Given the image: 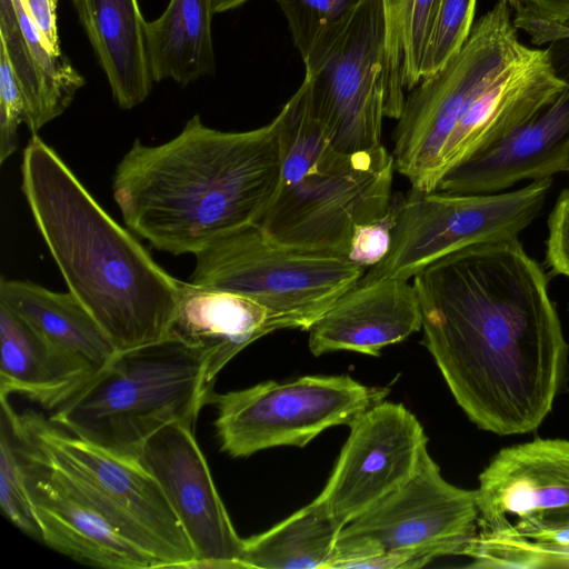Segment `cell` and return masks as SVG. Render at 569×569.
<instances>
[{
    "instance_id": "5bb4252c",
    "label": "cell",
    "mask_w": 569,
    "mask_h": 569,
    "mask_svg": "<svg viewBox=\"0 0 569 569\" xmlns=\"http://www.w3.org/2000/svg\"><path fill=\"white\" fill-rule=\"evenodd\" d=\"M336 466L317 497L343 527L416 472L427 437L403 405L382 400L350 425Z\"/></svg>"
},
{
    "instance_id": "f546056e",
    "label": "cell",
    "mask_w": 569,
    "mask_h": 569,
    "mask_svg": "<svg viewBox=\"0 0 569 569\" xmlns=\"http://www.w3.org/2000/svg\"><path fill=\"white\" fill-rule=\"evenodd\" d=\"M476 3L477 0H439L422 60V79L441 69L461 49L473 26Z\"/></svg>"
},
{
    "instance_id": "e0dca14e",
    "label": "cell",
    "mask_w": 569,
    "mask_h": 569,
    "mask_svg": "<svg viewBox=\"0 0 569 569\" xmlns=\"http://www.w3.org/2000/svg\"><path fill=\"white\" fill-rule=\"evenodd\" d=\"M16 442L42 542L88 566L158 568L150 556L116 532L53 468L17 439Z\"/></svg>"
},
{
    "instance_id": "30bf717a",
    "label": "cell",
    "mask_w": 569,
    "mask_h": 569,
    "mask_svg": "<svg viewBox=\"0 0 569 569\" xmlns=\"http://www.w3.org/2000/svg\"><path fill=\"white\" fill-rule=\"evenodd\" d=\"M552 183V178H546L493 193L410 189L399 207L388 254L361 279L409 280L451 252L518 238L540 214Z\"/></svg>"
},
{
    "instance_id": "4dcf8cb0",
    "label": "cell",
    "mask_w": 569,
    "mask_h": 569,
    "mask_svg": "<svg viewBox=\"0 0 569 569\" xmlns=\"http://www.w3.org/2000/svg\"><path fill=\"white\" fill-rule=\"evenodd\" d=\"M403 198H392L388 213L355 228L347 258L363 269L385 259L392 242V230Z\"/></svg>"
},
{
    "instance_id": "cb8c5ba5",
    "label": "cell",
    "mask_w": 569,
    "mask_h": 569,
    "mask_svg": "<svg viewBox=\"0 0 569 569\" xmlns=\"http://www.w3.org/2000/svg\"><path fill=\"white\" fill-rule=\"evenodd\" d=\"M0 302L98 370L118 352L96 319L69 291L56 292L28 280L2 278Z\"/></svg>"
},
{
    "instance_id": "484cf974",
    "label": "cell",
    "mask_w": 569,
    "mask_h": 569,
    "mask_svg": "<svg viewBox=\"0 0 569 569\" xmlns=\"http://www.w3.org/2000/svg\"><path fill=\"white\" fill-rule=\"evenodd\" d=\"M439 0H381L386 28L385 114L398 120L421 67Z\"/></svg>"
},
{
    "instance_id": "1f68e13d",
    "label": "cell",
    "mask_w": 569,
    "mask_h": 569,
    "mask_svg": "<svg viewBox=\"0 0 569 569\" xmlns=\"http://www.w3.org/2000/svg\"><path fill=\"white\" fill-rule=\"evenodd\" d=\"M24 100L6 52L0 48V163L18 148V128L24 122Z\"/></svg>"
},
{
    "instance_id": "8fae6325",
    "label": "cell",
    "mask_w": 569,
    "mask_h": 569,
    "mask_svg": "<svg viewBox=\"0 0 569 569\" xmlns=\"http://www.w3.org/2000/svg\"><path fill=\"white\" fill-rule=\"evenodd\" d=\"M387 395V388L369 387L347 375L305 376L226 393L212 391L208 405L217 408L221 450L240 458L273 447H305L331 427L349 426Z\"/></svg>"
},
{
    "instance_id": "44dd1931",
    "label": "cell",
    "mask_w": 569,
    "mask_h": 569,
    "mask_svg": "<svg viewBox=\"0 0 569 569\" xmlns=\"http://www.w3.org/2000/svg\"><path fill=\"white\" fill-rule=\"evenodd\" d=\"M276 330L280 327L274 316L258 301L240 293L180 282L169 336L201 352L210 386L242 349Z\"/></svg>"
},
{
    "instance_id": "e575fe53",
    "label": "cell",
    "mask_w": 569,
    "mask_h": 569,
    "mask_svg": "<svg viewBox=\"0 0 569 569\" xmlns=\"http://www.w3.org/2000/svg\"><path fill=\"white\" fill-rule=\"evenodd\" d=\"M515 10L569 27V0H505Z\"/></svg>"
},
{
    "instance_id": "8992f818",
    "label": "cell",
    "mask_w": 569,
    "mask_h": 569,
    "mask_svg": "<svg viewBox=\"0 0 569 569\" xmlns=\"http://www.w3.org/2000/svg\"><path fill=\"white\" fill-rule=\"evenodd\" d=\"M1 417L14 438L53 468L121 537L158 568H193L197 557L154 477L138 458L82 440L34 411L17 413L0 397Z\"/></svg>"
},
{
    "instance_id": "f1b7e54d",
    "label": "cell",
    "mask_w": 569,
    "mask_h": 569,
    "mask_svg": "<svg viewBox=\"0 0 569 569\" xmlns=\"http://www.w3.org/2000/svg\"><path fill=\"white\" fill-rule=\"evenodd\" d=\"M0 507L3 515L29 537L42 541L27 486L26 470L13 433L1 417Z\"/></svg>"
},
{
    "instance_id": "d4e9b609",
    "label": "cell",
    "mask_w": 569,
    "mask_h": 569,
    "mask_svg": "<svg viewBox=\"0 0 569 569\" xmlns=\"http://www.w3.org/2000/svg\"><path fill=\"white\" fill-rule=\"evenodd\" d=\"M342 528L316 498L269 530L243 539L240 568L329 569Z\"/></svg>"
},
{
    "instance_id": "9c48e42d",
    "label": "cell",
    "mask_w": 569,
    "mask_h": 569,
    "mask_svg": "<svg viewBox=\"0 0 569 569\" xmlns=\"http://www.w3.org/2000/svg\"><path fill=\"white\" fill-rule=\"evenodd\" d=\"M477 525L476 490L448 482L426 450L406 483L342 528L329 569L359 568L382 553L403 556L420 568L462 555Z\"/></svg>"
},
{
    "instance_id": "603a6c76",
    "label": "cell",
    "mask_w": 569,
    "mask_h": 569,
    "mask_svg": "<svg viewBox=\"0 0 569 569\" xmlns=\"http://www.w3.org/2000/svg\"><path fill=\"white\" fill-rule=\"evenodd\" d=\"M213 0H170L163 13L147 21L146 39L154 82L187 86L214 71L211 23Z\"/></svg>"
},
{
    "instance_id": "ac0fdd59",
    "label": "cell",
    "mask_w": 569,
    "mask_h": 569,
    "mask_svg": "<svg viewBox=\"0 0 569 569\" xmlns=\"http://www.w3.org/2000/svg\"><path fill=\"white\" fill-rule=\"evenodd\" d=\"M568 84L545 109L501 141L449 170L437 191L493 193L523 180L569 172Z\"/></svg>"
},
{
    "instance_id": "5b68a950",
    "label": "cell",
    "mask_w": 569,
    "mask_h": 569,
    "mask_svg": "<svg viewBox=\"0 0 569 569\" xmlns=\"http://www.w3.org/2000/svg\"><path fill=\"white\" fill-rule=\"evenodd\" d=\"M211 393L201 352L169 336L118 351L49 421L112 453L138 458L164 426H194Z\"/></svg>"
},
{
    "instance_id": "d6986e66",
    "label": "cell",
    "mask_w": 569,
    "mask_h": 569,
    "mask_svg": "<svg viewBox=\"0 0 569 569\" xmlns=\"http://www.w3.org/2000/svg\"><path fill=\"white\" fill-rule=\"evenodd\" d=\"M422 329L413 283L399 278L359 281L307 330L313 356L347 350L378 357L385 347Z\"/></svg>"
},
{
    "instance_id": "7402d4cb",
    "label": "cell",
    "mask_w": 569,
    "mask_h": 569,
    "mask_svg": "<svg viewBox=\"0 0 569 569\" xmlns=\"http://www.w3.org/2000/svg\"><path fill=\"white\" fill-rule=\"evenodd\" d=\"M117 104L129 110L151 92L146 24L138 0H71Z\"/></svg>"
},
{
    "instance_id": "ba28073f",
    "label": "cell",
    "mask_w": 569,
    "mask_h": 569,
    "mask_svg": "<svg viewBox=\"0 0 569 569\" xmlns=\"http://www.w3.org/2000/svg\"><path fill=\"white\" fill-rule=\"evenodd\" d=\"M526 47L511 8L498 0L473 23L461 49L409 91L392 133V156L411 189L437 190L443 151L468 103Z\"/></svg>"
},
{
    "instance_id": "ffe728a7",
    "label": "cell",
    "mask_w": 569,
    "mask_h": 569,
    "mask_svg": "<svg viewBox=\"0 0 569 569\" xmlns=\"http://www.w3.org/2000/svg\"><path fill=\"white\" fill-rule=\"evenodd\" d=\"M0 346V396L18 393L47 410L58 409L99 371L2 302Z\"/></svg>"
},
{
    "instance_id": "277c9868",
    "label": "cell",
    "mask_w": 569,
    "mask_h": 569,
    "mask_svg": "<svg viewBox=\"0 0 569 569\" xmlns=\"http://www.w3.org/2000/svg\"><path fill=\"white\" fill-rule=\"evenodd\" d=\"M278 116L280 179L257 224L282 246L347 257L355 228L391 207L393 156L382 144L338 151L311 109L305 79Z\"/></svg>"
},
{
    "instance_id": "d6a6232c",
    "label": "cell",
    "mask_w": 569,
    "mask_h": 569,
    "mask_svg": "<svg viewBox=\"0 0 569 569\" xmlns=\"http://www.w3.org/2000/svg\"><path fill=\"white\" fill-rule=\"evenodd\" d=\"M546 262L553 274L569 278V188L559 194L548 218Z\"/></svg>"
},
{
    "instance_id": "6da1fadb",
    "label": "cell",
    "mask_w": 569,
    "mask_h": 569,
    "mask_svg": "<svg viewBox=\"0 0 569 569\" xmlns=\"http://www.w3.org/2000/svg\"><path fill=\"white\" fill-rule=\"evenodd\" d=\"M423 345L450 392L480 429L536 430L568 366L548 279L518 238L451 252L413 277Z\"/></svg>"
},
{
    "instance_id": "7c38bea8",
    "label": "cell",
    "mask_w": 569,
    "mask_h": 569,
    "mask_svg": "<svg viewBox=\"0 0 569 569\" xmlns=\"http://www.w3.org/2000/svg\"><path fill=\"white\" fill-rule=\"evenodd\" d=\"M385 27L381 0H361L326 52L306 68L311 109L340 152L382 144Z\"/></svg>"
},
{
    "instance_id": "4316f807",
    "label": "cell",
    "mask_w": 569,
    "mask_h": 569,
    "mask_svg": "<svg viewBox=\"0 0 569 569\" xmlns=\"http://www.w3.org/2000/svg\"><path fill=\"white\" fill-rule=\"evenodd\" d=\"M283 11L305 68L343 30L361 0H274Z\"/></svg>"
},
{
    "instance_id": "836d02e7",
    "label": "cell",
    "mask_w": 569,
    "mask_h": 569,
    "mask_svg": "<svg viewBox=\"0 0 569 569\" xmlns=\"http://www.w3.org/2000/svg\"><path fill=\"white\" fill-rule=\"evenodd\" d=\"M23 7L42 33L50 50L61 54L57 28V6L59 0H21Z\"/></svg>"
},
{
    "instance_id": "4fadbf2b",
    "label": "cell",
    "mask_w": 569,
    "mask_h": 569,
    "mask_svg": "<svg viewBox=\"0 0 569 569\" xmlns=\"http://www.w3.org/2000/svg\"><path fill=\"white\" fill-rule=\"evenodd\" d=\"M476 502L481 535L569 546V440L501 449L479 476Z\"/></svg>"
},
{
    "instance_id": "52a82bcc",
    "label": "cell",
    "mask_w": 569,
    "mask_h": 569,
    "mask_svg": "<svg viewBox=\"0 0 569 569\" xmlns=\"http://www.w3.org/2000/svg\"><path fill=\"white\" fill-rule=\"evenodd\" d=\"M194 257L189 282L258 301L274 316L280 330H308L365 274L345 256L282 246L257 223L220 236Z\"/></svg>"
},
{
    "instance_id": "3957f363",
    "label": "cell",
    "mask_w": 569,
    "mask_h": 569,
    "mask_svg": "<svg viewBox=\"0 0 569 569\" xmlns=\"http://www.w3.org/2000/svg\"><path fill=\"white\" fill-rule=\"evenodd\" d=\"M21 190L69 292L117 351L169 337L181 280L156 262L37 134L22 153Z\"/></svg>"
},
{
    "instance_id": "83f0119b",
    "label": "cell",
    "mask_w": 569,
    "mask_h": 569,
    "mask_svg": "<svg viewBox=\"0 0 569 569\" xmlns=\"http://www.w3.org/2000/svg\"><path fill=\"white\" fill-rule=\"evenodd\" d=\"M0 48L6 52L24 100V122L32 134L43 127L41 87L13 0H0Z\"/></svg>"
},
{
    "instance_id": "d590c367",
    "label": "cell",
    "mask_w": 569,
    "mask_h": 569,
    "mask_svg": "<svg viewBox=\"0 0 569 569\" xmlns=\"http://www.w3.org/2000/svg\"><path fill=\"white\" fill-rule=\"evenodd\" d=\"M248 0H213L214 12L220 13L236 9Z\"/></svg>"
},
{
    "instance_id": "7a4b0ae2",
    "label": "cell",
    "mask_w": 569,
    "mask_h": 569,
    "mask_svg": "<svg viewBox=\"0 0 569 569\" xmlns=\"http://www.w3.org/2000/svg\"><path fill=\"white\" fill-rule=\"evenodd\" d=\"M280 118L221 131L192 116L172 139H136L118 163L112 192L127 227L153 248L196 254L220 236L257 223L281 170Z\"/></svg>"
},
{
    "instance_id": "9a60e30c",
    "label": "cell",
    "mask_w": 569,
    "mask_h": 569,
    "mask_svg": "<svg viewBox=\"0 0 569 569\" xmlns=\"http://www.w3.org/2000/svg\"><path fill=\"white\" fill-rule=\"evenodd\" d=\"M138 460L161 487L190 540L193 568H240L243 539L217 491L193 426H164L144 442Z\"/></svg>"
},
{
    "instance_id": "2e32d148",
    "label": "cell",
    "mask_w": 569,
    "mask_h": 569,
    "mask_svg": "<svg viewBox=\"0 0 569 569\" xmlns=\"http://www.w3.org/2000/svg\"><path fill=\"white\" fill-rule=\"evenodd\" d=\"M550 48L526 47L468 103L443 151L440 173L501 141L529 121L567 87Z\"/></svg>"
}]
</instances>
